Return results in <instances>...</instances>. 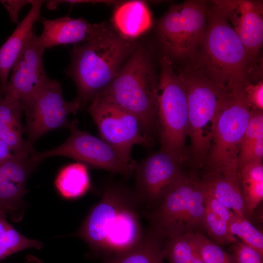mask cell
Returning <instances> with one entry per match:
<instances>
[{
	"mask_svg": "<svg viewBox=\"0 0 263 263\" xmlns=\"http://www.w3.org/2000/svg\"><path fill=\"white\" fill-rule=\"evenodd\" d=\"M141 205L134 191L111 184L75 235L105 257L129 249L144 236L139 218Z\"/></svg>",
	"mask_w": 263,
	"mask_h": 263,
	"instance_id": "1",
	"label": "cell"
},
{
	"mask_svg": "<svg viewBox=\"0 0 263 263\" xmlns=\"http://www.w3.org/2000/svg\"><path fill=\"white\" fill-rule=\"evenodd\" d=\"M133 44L110 28L75 44L65 73L74 81L81 109L113 79L134 50Z\"/></svg>",
	"mask_w": 263,
	"mask_h": 263,
	"instance_id": "2",
	"label": "cell"
},
{
	"mask_svg": "<svg viewBox=\"0 0 263 263\" xmlns=\"http://www.w3.org/2000/svg\"><path fill=\"white\" fill-rule=\"evenodd\" d=\"M208 7L205 34L191 65L229 89L243 85L251 74L244 47L222 10Z\"/></svg>",
	"mask_w": 263,
	"mask_h": 263,
	"instance_id": "3",
	"label": "cell"
},
{
	"mask_svg": "<svg viewBox=\"0 0 263 263\" xmlns=\"http://www.w3.org/2000/svg\"><path fill=\"white\" fill-rule=\"evenodd\" d=\"M158 83L150 55L143 47H138L111 83L97 95L134 115L146 135L153 140L157 134Z\"/></svg>",
	"mask_w": 263,
	"mask_h": 263,
	"instance_id": "4",
	"label": "cell"
},
{
	"mask_svg": "<svg viewBox=\"0 0 263 263\" xmlns=\"http://www.w3.org/2000/svg\"><path fill=\"white\" fill-rule=\"evenodd\" d=\"M185 84L188 108V136L193 165L204 167L218 115L230 89L188 65L179 70Z\"/></svg>",
	"mask_w": 263,
	"mask_h": 263,
	"instance_id": "5",
	"label": "cell"
},
{
	"mask_svg": "<svg viewBox=\"0 0 263 263\" xmlns=\"http://www.w3.org/2000/svg\"><path fill=\"white\" fill-rule=\"evenodd\" d=\"M157 88V135L161 150L184 163L188 159V108L186 90L179 71L167 56L159 61Z\"/></svg>",
	"mask_w": 263,
	"mask_h": 263,
	"instance_id": "6",
	"label": "cell"
},
{
	"mask_svg": "<svg viewBox=\"0 0 263 263\" xmlns=\"http://www.w3.org/2000/svg\"><path fill=\"white\" fill-rule=\"evenodd\" d=\"M250 110L243 85L230 89L228 98L217 117L204 166L207 173L236 177L238 154Z\"/></svg>",
	"mask_w": 263,
	"mask_h": 263,
	"instance_id": "7",
	"label": "cell"
},
{
	"mask_svg": "<svg viewBox=\"0 0 263 263\" xmlns=\"http://www.w3.org/2000/svg\"><path fill=\"white\" fill-rule=\"evenodd\" d=\"M208 6L203 0H187L170 7L158 25L163 48L178 58H192L204 38Z\"/></svg>",
	"mask_w": 263,
	"mask_h": 263,
	"instance_id": "8",
	"label": "cell"
},
{
	"mask_svg": "<svg viewBox=\"0 0 263 263\" xmlns=\"http://www.w3.org/2000/svg\"><path fill=\"white\" fill-rule=\"evenodd\" d=\"M68 129L70 135L60 146L42 152L36 151L31 158L39 163L47 157L65 156L93 168L105 169L129 176L134 169L133 165L117 150L101 138L79 130L76 120Z\"/></svg>",
	"mask_w": 263,
	"mask_h": 263,
	"instance_id": "9",
	"label": "cell"
},
{
	"mask_svg": "<svg viewBox=\"0 0 263 263\" xmlns=\"http://www.w3.org/2000/svg\"><path fill=\"white\" fill-rule=\"evenodd\" d=\"M21 104L26 116L27 141L32 145L49 132L62 127L68 129L72 122L68 115L81 110L76 98L69 102L65 99L61 83L51 79Z\"/></svg>",
	"mask_w": 263,
	"mask_h": 263,
	"instance_id": "10",
	"label": "cell"
},
{
	"mask_svg": "<svg viewBox=\"0 0 263 263\" xmlns=\"http://www.w3.org/2000/svg\"><path fill=\"white\" fill-rule=\"evenodd\" d=\"M88 112L100 138L128 161L134 145L149 148L153 143L134 115L99 95L95 96L90 102Z\"/></svg>",
	"mask_w": 263,
	"mask_h": 263,
	"instance_id": "11",
	"label": "cell"
},
{
	"mask_svg": "<svg viewBox=\"0 0 263 263\" xmlns=\"http://www.w3.org/2000/svg\"><path fill=\"white\" fill-rule=\"evenodd\" d=\"M184 163L160 150L135 165V194L141 204L153 208L184 171Z\"/></svg>",
	"mask_w": 263,
	"mask_h": 263,
	"instance_id": "12",
	"label": "cell"
},
{
	"mask_svg": "<svg viewBox=\"0 0 263 263\" xmlns=\"http://www.w3.org/2000/svg\"><path fill=\"white\" fill-rule=\"evenodd\" d=\"M201 179L183 172L149 214L151 230L162 239L185 234L189 201Z\"/></svg>",
	"mask_w": 263,
	"mask_h": 263,
	"instance_id": "13",
	"label": "cell"
},
{
	"mask_svg": "<svg viewBox=\"0 0 263 263\" xmlns=\"http://www.w3.org/2000/svg\"><path fill=\"white\" fill-rule=\"evenodd\" d=\"M33 32L12 69L10 80L2 94L6 102L26 101L50 80L45 71L43 55L45 49L36 41Z\"/></svg>",
	"mask_w": 263,
	"mask_h": 263,
	"instance_id": "14",
	"label": "cell"
},
{
	"mask_svg": "<svg viewBox=\"0 0 263 263\" xmlns=\"http://www.w3.org/2000/svg\"><path fill=\"white\" fill-rule=\"evenodd\" d=\"M223 12L247 53L251 72L263 42V6L259 0H213Z\"/></svg>",
	"mask_w": 263,
	"mask_h": 263,
	"instance_id": "15",
	"label": "cell"
},
{
	"mask_svg": "<svg viewBox=\"0 0 263 263\" xmlns=\"http://www.w3.org/2000/svg\"><path fill=\"white\" fill-rule=\"evenodd\" d=\"M38 163L31 156L14 155L0 163V210L11 214L14 221L21 219L23 199L27 192L26 184Z\"/></svg>",
	"mask_w": 263,
	"mask_h": 263,
	"instance_id": "16",
	"label": "cell"
},
{
	"mask_svg": "<svg viewBox=\"0 0 263 263\" xmlns=\"http://www.w3.org/2000/svg\"><path fill=\"white\" fill-rule=\"evenodd\" d=\"M43 28L36 41L46 49L58 45L85 42L110 29L105 23L91 24L82 18L69 16L53 19L43 18Z\"/></svg>",
	"mask_w": 263,
	"mask_h": 263,
	"instance_id": "17",
	"label": "cell"
},
{
	"mask_svg": "<svg viewBox=\"0 0 263 263\" xmlns=\"http://www.w3.org/2000/svg\"><path fill=\"white\" fill-rule=\"evenodd\" d=\"M43 3V0H32L28 14L0 48V96L6 89L10 72L34 31L35 23L39 20Z\"/></svg>",
	"mask_w": 263,
	"mask_h": 263,
	"instance_id": "18",
	"label": "cell"
},
{
	"mask_svg": "<svg viewBox=\"0 0 263 263\" xmlns=\"http://www.w3.org/2000/svg\"><path fill=\"white\" fill-rule=\"evenodd\" d=\"M113 25L118 34L126 40L135 38L148 30L152 23L151 17L146 4L134 0L123 3L115 10Z\"/></svg>",
	"mask_w": 263,
	"mask_h": 263,
	"instance_id": "19",
	"label": "cell"
},
{
	"mask_svg": "<svg viewBox=\"0 0 263 263\" xmlns=\"http://www.w3.org/2000/svg\"><path fill=\"white\" fill-rule=\"evenodd\" d=\"M162 240L150 229L137 244L106 257L103 263H165Z\"/></svg>",
	"mask_w": 263,
	"mask_h": 263,
	"instance_id": "20",
	"label": "cell"
},
{
	"mask_svg": "<svg viewBox=\"0 0 263 263\" xmlns=\"http://www.w3.org/2000/svg\"><path fill=\"white\" fill-rule=\"evenodd\" d=\"M239 190L251 215L263 199V161L238 164L236 172Z\"/></svg>",
	"mask_w": 263,
	"mask_h": 263,
	"instance_id": "21",
	"label": "cell"
},
{
	"mask_svg": "<svg viewBox=\"0 0 263 263\" xmlns=\"http://www.w3.org/2000/svg\"><path fill=\"white\" fill-rule=\"evenodd\" d=\"M202 179L208 188L223 204L248 220L251 215L239 190L237 177L222 173H207Z\"/></svg>",
	"mask_w": 263,
	"mask_h": 263,
	"instance_id": "22",
	"label": "cell"
},
{
	"mask_svg": "<svg viewBox=\"0 0 263 263\" xmlns=\"http://www.w3.org/2000/svg\"><path fill=\"white\" fill-rule=\"evenodd\" d=\"M55 186L62 197L73 199L83 195L90 186L87 166L77 162L63 167L58 172Z\"/></svg>",
	"mask_w": 263,
	"mask_h": 263,
	"instance_id": "23",
	"label": "cell"
},
{
	"mask_svg": "<svg viewBox=\"0 0 263 263\" xmlns=\"http://www.w3.org/2000/svg\"><path fill=\"white\" fill-rule=\"evenodd\" d=\"M163 250L168 263H203L197 248L187 234L167 238Z\"/></svg>",
	"mask_w": 263,
	"mask_h": 263,
	"instance_id": "24",
	"label": "cell"
},
{
	"mask_svg": "<svg viewBox=\"0 0 263 263\" xmlns=\"http://www.w3.org/2000/svg\"><path fill=\"white\" fill-rule=\"evenodd\" d=\"M227 224L232 235L238 237L242 243L263 256V234L248 220L233 212Z\"/></svg>",
	"mask_w": 263,
	"mask_h": 263,
	"instance_id": "25",
	"label": "cell"
},
{
	"mask_svg": "<svg viewBox=\"0 0 263 263\" xmlns=\"http://www.w3.org/2000/svg\"><path fill=\"white\" fill-rule=\"evenodd\" d=\"M186 234L197 248L203 263H236L231 254L202 234Z\"/></svg>",
	"mask_w": 263,
	"mask_h": 263,
	"instance_id": "26",
	"label": "cell"
},
{
	"mask_svg": "<svg viewBox=\"0 0 263 263\" xmlns=\"http://www.w3.org/2000/svg\"><path fill=\"white\" fill-rule=\"evenodd\" d=\"M42 242L24 236L12 226L0 238V261L11 254L29 248L41 249Z\"/></svg>",
	"mask_w": 263,
	"mask_h": 263,
	"instance_id": "27",
	"label": "cell"
},
{
	"mask_svg": "<svg viewBox=\"0 0 263 263\" xmlns=\"http://www.w3.org/2000/svg\"><path fill=\"white\" fill-rule=\"evenodd\" d=\"M208 235L218 245L234 244L238 242L237 238L232 234L226 222L206 208L202 223Z\"/></svg>",
	"mask_w": 263,
	"mask_h": 263,
	"instance_id": "28",
	"label": "cell"
},
{
	"mask_svg": "<svg viewBox=\"0 0 263 263\" xmlns=\"http://www.w3.org/2000/svg\"><path fill=\"white\" fill-rule=\"evenodd\" d=\"M0 139L5 142L16 155L30 157L37 151L33 145L23 138L22 132L1 122H0Z\"/></svg>",
	"mask_w": 263,
	"mask_h": 263,
	"instance_id": "29",
	"label": "cell"
},
{
	"mask_svg": "<svg viewBox=\"0 0 263 263\" xmlns=\"http://www.w3.org/2000/svg\"><path fill=\"white\" fill-rule=\"evenodd\" d=\"M22 106L19 101L6 102L0 101V122L5 123L22 132Z\"/></svg>",
	"mask_w": 263,
	"mask_h": 263,
	"instance_id": "30",
	"label": "cell"
},
{
	"mask_svg": "<svg viewBox=\"0 0 263 263\" xmlns=\"http://www.w3.org/2000/svg\"><path fill=\"white\" fill-rule=\"evenodd\" d=\"M243 86L246 101L250 109L263 111V80H261L255 84L251 83L250 80H248L243 85Z\"/></svg>",
	"mask_w": 263,
	"mask_h": 263,
	"instance_id": "31",
	"label": "cell"
},
{
	"mask_svg": "<svg viewBox=\"0 0 263 263\" xmlns=\"http://www.w3.org/2000/svg\"><path fill=\"white\" fill-rule=\"evenodd\" d=\"M231 251L236 263H263V256L242 242L233 244Z\"/></svg>",
	"mask_w": 263,
	"mask_h": 263,
	"instance_id": "32",
	"label": "cell"
},
{
	"mask_svg": "<svg viewBox=\"0 0 263 263\" xmlns=\"http://www.w3.org/2000/svg\"><path fill=\"white\" fill-rule=\"evenodd\" d=\"M206 208L228 223L233 212L223 204L208 188L206 185Z\"/></svg>",
	"mask_w": 263,
	"mask_h": 263,
	"instance_id": "33",
	"label": "cell"
},
{
	"mask_svg": "<svg viewBox=\"0 0 263 263\" xmlns=\"http://www.w3.org/2000/svg\"><path fill=\"white\" fill-rule=\"evenodd\" d=\"M32 0H0V2L8 11L11 21L19 23L18 15L23 6L31 3Z\"/></svg>",
	"mask_w": 263,
	"mask_h": 263,
	"instance_id": "34",
	"label": "cell"
},
{
	"mask_svg": "<svg viewBox=\"0 0 263 263\" xmlns=\"http://www.w3.org/2000/svg\"><path fill=\"white\" fill-rule=\"evenodd\" d=\"M14 154L10 147L0 139V163L11 159Z\"/></svg>",
	"mask_w": 263,
	"mask_h": 263,
	"instance_id": "35",
	"label": "cell"
},
{
	"mask_svg": "<svg viewBox=\"0 0 263 263\" xmlns=\"http://www.w3.org/2000/svg\"><path fill=\"white\" fill-rule=\"evenodd\" d=\"M6 214L0 213V238L12 226L6 220Z\"/></svg>",
	"mask_w": 263,
	"mask_h": 263,
	"instance_id": "36",
	"label": "cell"
},
{
	"mask_svg": "<svg viewBox=\"0 0 263 263\" xmlns=\"http://www.w3.org/2000/svg\"><path fill=\"white\" fill-rule=\"evenodd\" d=\"M24 263H44L40 259L33 255H28L24 259Z\"/></svg>",
	"mask_w": 263,
	"mask_h": 263,
	"instance_id": "37",
	"label": "cell"
},
{
	"mask_svg": "<svg viewBox=\"0 0 263 263\" xmlns=\"http://www.w3.org/2000/svg\"><path fill=\"white\" fill-rule=\"evenodd\" d=\"M3 213L2 211H1L0 210V213ZM5 214V213H4Z\"/></svg>",
	"mask_w": 263,
	"mask_h": 263,
	"instance_id": "38",
	"label": "cell"
},
{
	"mask_svg": "<svg viewBox=\"0 0 263 263\" xmlns=\"http://www.w3.org/2000/svg\"><path fill=\"white\" fill-rule=\"evenodd\" d=\"M1 97H0V101L1 100Z\"/></svg>",
	"mask_w": 263,
	"mask_h": 263,
	"instance_id": "39",
	"label": "cell"
}]
</instances>
